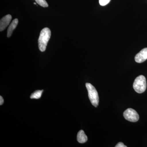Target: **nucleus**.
I'll list each match as a JSON object with an SVG mask.
<instances>
[{
	"mask_svg": "<svg viewBox=\"0 0 147 147\" xmlns=\"http://www.w3.org/2000/svg\"><path fill=\"white\" fill-rule=\"evenodd\" d=\"M86 87L88 90V97L92 105L95 107H97L99 103L98 93L95 88L90 83H86Z\"/></svg>",
	"mask_w": 147,
	"mask_h": 147,
	"instance_id": "obj_2",
	"label": "nucleus"
},
{
	"mask_svg": "<svg viewBox=\"0 0 147 147\" xmlns=\"http://www.w3.org/2000/svg\"><path fill=\"white\" fill-rule=\"evenodd\" d=\"M4 102V99L2 96H0V105H3Z\"/></svg>",
	"mask_w": 147,
	"mask_h": 147,
	"instance_id": "obj_13",
	"label": "nucleus"
},
{
	"mask_svg": "<svg viewBox=\"0 0 147 147\" xmlns=\"http://www.w3.org/2000/svg\"><path fill=\"white\" fill-rule=\"evenodd\" d=\"M11 20V16L10 14L6 15L0 21V31H3L7 28Z\"/></svg>",
	"mask_w": 147,
	"mask_h": 147,
	"instance_id": "obj_6",
	"label": "nucleus"
},
{
	"mask_svg": "<svg viewBox=\"0 0 147 147\" xmlns=\"http://www.w3.org/2000/svg\"><path fill=\"white\" fill-rule=\"evenodd\" d=\"M133 88L138 93H142L146 89V80L144 76L140 75L134 80L133 85Z\"/></svg>",
	"mask_w": 147,
	"mask_h": 147,
	"instance_id": "obj_3",
	"label": "nucleus"
},
{
	"mask_svg": "<svg viewBox=\"0 0 147 147\" xmlns=\"http://www.w3.org/2000/svg\"><path fill=\"white\" fill-rule=\"evenodd\" d=\"M135 61L138 63H142L147 59V48L142 49L135 56Z\"/></svg>",
	"mask_w": 147,
	"mask_h": 147,
	"instance_id": "obj_5",
	"label": "nucleus"
},
{
	"mask_svg": "<svg viewBox=\"0 0 147 147\" xmlns=\"http://www.w3.org/2000/svg\"><path fill=\"white\" fill-rule=\"evenodd\" d=\"M123 117L127 120L136 122L139 120V117L137 112L134 109L128 108L124 111Z\"/></svg>",
	"mask_w": 147,
	"mask_h": 147,
	"instance_id": "obj_4",
	"label": "nucleus"
},
{
	"mask_svg": "<svg viewBox=\"0 0 147 147\" xmlns=\"http://www.w3.org/2000/svg\"><path fill=\"white\" fill-rule=\"evenodd\" d=\"M111 0H99V4L100 5L105 6L109 3Z\"/></svg>",
	"mask_w": 147,
	"mask_h": 147,
	"instance_id": "obj_11",
	"label": "nucleus"
},
{
	"mask_svg": "<svg viewBox=\"0 0 147 147\" xmlns=\"http://www.w3.org/2000/svg\"><path fill=\"white\" fill-rule=\"evenodd\" d=\"M116 147H127V146H125L122 142H119L115 146Z\"/></svg>",
	"mask_w": 147,
	"mask_h": 147,
	"instance_id": "obj_12",
	"label": "nucleus"
},
{
	"mask_svg": "<svg viewBox=\"0 0 147 147\" xmlns=\"http://www.w3.org/2000/svg\"><path fill=\"white\" fill-rule=\"evenodd\" d=\"M37 3L42 7H48V5L45 0H35Z\"/></svg>",
	"mask_w": 147,
	"mask_h": 147,
	"instance_id": "obj_10",
	"label": "nucleus"
},
{
	"mask_svg": "<svg viewBox=\"0 0 147 147\" xmlns=\"http://www.w3.org/2000/svg\"><path fill=\"white\" fill-rule=\"evenodd\" d=\"M18 23V20L17 18L14 19L11 22L10 26L9 27L8 29H7V37H9L12 34V33L14 29L16 28L17 25Z\"/></svg>",
	"mask_w": 147,
	"mask_h": 147,
	"instance_id": "obj_7",
	"label": "nucleus"
},
{
	"mask_svg": "<svg viewBox=\"0 0 147 147\" xmlns=\"http://www.w3.org/2000/svg\"><path fill=\"white\" fill-rule=\"evenodd\" d=\"M51 36V31L48 28H44L40 32L38 39V45L39 50L41 52H44L46 50L47 43Z\"/></svg>",
	"mask_w": 147,
	"mask_h": 147,
	"instance_id": "obj_1",
	"label": "nucleus"
},
{
	"mask_svg": "<svg viewBox=\"0 0 147 147\" xmlns=\"http://www.w3.org/2000/svg\"><path fill=\"white\" fill-rule=\"evenodd\" d=\"M77 141L79 143L84 144L88 141V137L83 130H80L77 134Z\"/></svg>",
	"mask_w": 147,
	"mask_h": 147,
	"instance_id": "obj_8",
	"label": "nucleus"
},
{
	"mask_svg": "<svg viewBox=\"0 0 147 147\" xmlns=\"http://www.w3.org/2000/svg\"><path fill=\"white\" fill-rule=\"evenodd\" d=\"M43 90H37L33 93L30 96V98L32 99H38L41 97Z\"/></svg>",
	"mask_w": 147,
	"mask_h": 147,
	"instance_id": "obj_9",
	"label": "nucleus"
}]
</instances>
